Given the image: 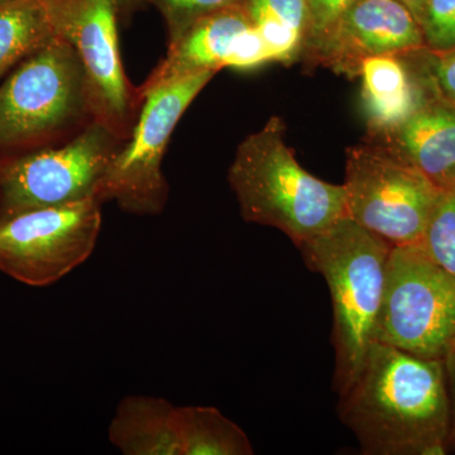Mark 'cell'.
Wrapping results in <instances>:
<instances>
[{
	"mask_svg": "<svg viewBox=\"0 0 455 455\" xmlns=\"http://www.w3.org/2000/svg\"><path fill=\"white\" fill-rule=\"evenodd\" d=\"M445 377H447L449 403H451V433H449V448L455 449V341L443 358Z\"/></svg>",
	"mask_w": 455,
	"mask_h": 455,
	"instance_id": "25",
	"label": "cell"
},
{
	"mask_svg": "<svg viewBox=\"0 0 455 455\" xmlns=\"http://www.w3.org/2000/svg\"><path fill=\"white\" fill-rule=\"evenodd\" d=\"M355 0H307L310 28L307 46L301 57L302 61L328 38L341 14Z\"/></svg>",
	"mask_w": 455,
	"mask_h": 455,
	"instance_id": "22",
	"label": "cell"
},
{
	"mask_svg": "<svg viewBox=\"0 0 455 455\" xmlns=\"http://www.w3.org/2000/svg\"><path fill=\"white\" fill-rule=\"evenodd\" d=\"M154 4L164 17L169 35V44L178 40L188 27L200 18L235 5L245 0H147Z\"/></svg>",
	"mask_w": 455,
	"mask_h": 455,
	"instance_id": "20",
	"label": "cell"
},
{
	"mask_svg": "<svg viewBox=\"0 0 455 455\" xmlns=\"http://www.w3.org/2000/svg\"><path fill=\"white\" fill-rule=\"evenodd\" d=\"M140 2H143V0H116L119 14H121L122 12H130L132 8L139 5Z\"/></svg>",
	"mask_w": 455,
	"mask_h": 455,
	"instance_id": "27",
	"label": "cell"
},
{
	"mask_svg": "<svg viewBox=\"0 0 455 455\" xmlns=\"http://www.w3.org/2000/svg\"><path fill=\"white\" fill-rule=\"evenodd\" d=\"M215 74L187 75L140 92L143 103L136 124L99 185L101 203H116L123 212L140 217L164 212L170 196L163 171L167 146L180 119Z\"/></svg>",
	"mask_w": 455,
	"mask_h": 455,
	"instance_id": "5",
	"label": "cell"
},
{
	"mask_svg": "<svg viewBox=\"0 0 455 455\" xmlns=\"http://www.w3.org/2000/svg\"><path fill=\"white\" fill-rule=\"evenodd\" d=\"M56 36L68 42L88 77L95 121L130 137L143 97L128 79L119 44L116 0H42Z\"/></svg>",
	"mask_w": 455,
	"mask_h": 455,
	"instance_id": "10",
	"label": "cell"
},
{
	"mask_svg": "<svg viewBox=\"0 0 455 455\" xmlns=\"http://www.w3.org/2000/svg\"><path fill=\"white\" fill-rule=\"evenodd\" d=\"M178 429L181 455L254 453L243 429L215 407H178Z\"/></svg>",
	"mask_w": 455,
	"mask_h": 455,
	"instance_id": "18",
	"label": "cell"
},
{
	"mask_svg": "<svg viewBox=\"0 0 455 455\" xmlns=\"http://www.w3.org/2000/svg\"><path fill=\"white\" fill-rule=\"evenodd\" d=\"M56 37L42 0L0 4V82L27 57Z\"/></svg>",
	"mask_w": 455,
	"mask_h": 455,
	"instance_id": "17",
	"label": "cell"
},
{
	"mask_svg": "<svg viewBox=\"0 0 455 455\" xmlns=\"http://www.w3.org/2000/svg\"><path fill=\"white\" fill-rule=\"evenodd\" d=\"M244 7L272 62L291 64L301 60L310 28L307 0H245Z\"/></svg>",
	"mask_w": 455,
	"mask_h": 455,
	"instance_id": "16",
	"label": "cell"
},
{
	"mask_svg": "<svg viewBox=\"0 0 455 455\" xmlns=\"http://www.w3.org/2000/svg\"><path fill=\"white\" fill-rule=\"evenodd\" d=\"M101 205L92 196L0 218V271L32 287L62 280L94 252Z\"/></svg>",
	"mask_w": 455,
	"mask_h": 455,
	"instance_id": "9",
	"label": "cell"
},
{
	"mask_svg": "<svg viewBox=\"0 0 455 455\" xmlns=\"http://www.w3.org/2000/svg\"><path fill=\"white\" fill-rule=\"evenodd\" d=\"M108 436L125 455H181L178 407L166 398L143 395L123 398Z\"/></svg>",
	"mask_w": 455,
	"mask_h": 455,
	"instance_id": "15",
	"label": "cell"
},
{
	"mask_svg": "<svg viewBox=\"0 0 455 455\" xmlns=\"http://www.w3.org/2000/svg\"><path fill=\"white\" fill-rule=\"evenodd\" d=\"M95 121L85 68L56 36L0 84V156L65 142Z\"/></svg>",
	"mask_w": 455,
	"mask_h": 455,
	"instance_id": "4",
	"label": "cell"
},
{
	"mask_svg": "<svg viewBox=\"0 0 455 455\" xmlns=\"http://www.w3.org/2000/svg\"><path fill=\"white\" fill-rule=\"evenodd\" d=\"M419 244L455 278V188L443 191Z\"/></svg>",
	"mask_w": 455,
	"mask_h": 455,
	"instance_id": "19",
	"label": "cell"
},
{
	"mask_svg": "<svg viewBox=\"0 0 455 455\" xmlns=\"http://www.w3.org/2000/svg\"><path fill=\"white\" fill-rule=\"evenodd\" d=\"M430 79L436 94L455 104V49L434 55Z\"/></svg>",
	"mask_w": 455,
	"mask_h": 455,
	"instance_id": "24",
	"label": "cell"
},
{
	"mask_svg": "<svg viewBox=\"0 0 455 455\" xmlns=\"http://www.w3.org/2000/svg\"><path fill=\"white\" fill-rule=\"evenodd\" d=\"M253 26L243 4L200 18L169 44L166 56L156 66L140 92L187 75L226 68V61L239 36Z\"/></svg>",
	"mask_w": 455,
	"mask_h": 455,
	"instance_id": "13",
	"label": "cell"
},
{
	"mask_svg": "<svg viewBox=\"0 0 455 455\" xmlns=\"http://www.w3.org/2000/svg\"><path fill=\"white\" fill-rule=\"evenodd\" d=\"M228 180L245 221L276 228L298 248L346 215L343 185L323 181L298 163L278 116L238 146Z\"/></svg>",
	"mask_w": 455,
	"mask_h": 455,
	"instance_id": "2",
	"label": "cell"
},
{
	"mask_svg": "<svg viewBox=\"0 0 455 455\" xmlns=\"http://www.w3.org/2000/svg\"><path fill=\"white\" fill-rule=\"evenodd\" d=\"M411 164L439 190L455 188V104L440 97L427 98L397 127L371 136Z\"/></svg>",
	"mask_w": 455,
	"mask_h": 455,
	"instance_id": "12",
	"label": "cell"
},
{
	"mask_svg": "<svg viewBox=\"0 0 455 455\" xmlns=\"http://www.w3.org/2000/svg\"><path fill=\"white\" fill-rule=\"evenodd\" d=\"M268 62H272L271 53L256 27L252 26L239 36L235 49L227 59L226 68L251 70Z\"/></svg>",
	"mask_w": 455,
	"mask_h": 455,
	"instance_id": "23",
	"label": "cell"
},
{
	"mask_svg": "<svg viewBox=\"0 0 455 455\" xmlns=\"http://www.w3.org/2000/svg\"><path fill=\"white\" fill-rule=\"evenodd\" d=\"M391 248L347 215L299 247L331 292L334 388L339 395L355 381L374 343Z\"/></svg>",
	"mask_w": 455,
	"mask_h": 455,
	"instance_id": "3",
	"label": "cell"
},
{
	"mask_svg": "<svg viewBox=\"0 0 455 455\" xmlns=\"http://www.w3.org/2000/svg\"><path fill=\"white\" fill-rule=\"evenodd\" d=\"M5 2H9V0H0V4H2V3H5Z\"/></svg>",
	"mask_w": 455,
	"mask_h": 455,
	"instance_id": "28",
	"label": "cell"
},
{
	"mask_svg": "<svg viewBox=\"0 0 455 455\" xmlns=\"http://www.w3.org/2000/svg\"><path fill=\"white\" fill-rule=\"evenodd\" d=\"M400 2L410 9V12L414 14L416 20H418L419 25L421 27V20H423L425 3H427V0H400Z\"/></svg>",
	"mask_w": 455,
	"mask_h": 455,
	"instance_id": "26",
	"label": "cell"
},
{
	"mask_svg": "<svg viewBox=\"0 0 455 455\" xmlns=\"http://www.w3.org/2000/svg\"><path fill=\"white\" fill-rule=\"evenodd\" d=\"M357 77L371 136L397 127L427 99L405 56L367 57L359 65Z\"/></svg>",
	"mask_w": 455,
	"mask_h": 455,
	"instance_id": "14",
	"label": "cell"
},
{
	"mask_svg": "<svg viewBox=\"0 0 455 455\" xmlns=\"http://www.w3.org/2000/svg\"><path fill=\"white\" fill-rule=\"evenodd\" d=\"M123 142L92 121L59 145L0 156V218L97 196Z\"/></svg>",
	"mask_w": 455,
	"mask_h": 455,
	"instance_id": "8",
	"label": "cell"
},
{
	"mask_svg": "<svg viewBox=\"0 0 455 455\" xmlns=\"http://www.w3.org/2000/svg\"><path fill=\"white\" fill-rule=\"evenodd\" d=\"M425 47L434 53L455 49V0H427L421 20Z\"/></svg>",
	"mask_w": 455,
	"mask_h": 455,
	"instance_id": "21",
	"label": "cell"
},
{
	"mask_svg": "<svg viewBox=\"0 0 455 455\" xmlns=\"http://www.w3.org/2000/svg\"><path fill=\"white\" fill-rule=\"evenodd\" d=\"M346 215L392 247L420 243L443 191L379 143L346 154Z\"/></svg>",
	"mask_w": 455,
	"mask_h": 455,
	"instance_id": "7",
	"label": "cell"
},
{
	"mask_svg": "<svg viewBox=\"0 0 455 455\" xmlns=\"http://www.w3.org/2000/svg\"><path fill=\"white\" fill-rule=\"evenodd\" d=\"M341 423L368 455H442L451 403L443 359L374 341L352 385L339 395Z\"/></svg>",
	"mask_w": 455,
	"mask_h": 455,
	"instance_id": "1",
	"label": "cell"
},
{
	"mask_svg": "<svg viewBox=\"0 0 455 455\" xmlns=\"http://www.w3.org/2000/svg\"><path fill=\"white\" fill-rule=\"evenodd\" d=\"M374 341L436 359L455 341V278L419 243L391 248Z\"/></svg>",
	"mask_w": 455,
	"mask_h": 455,
	"instance_id": "6",
	"label": "cell"
},
{
	"mask_svg": "<svg viewBox=\"0 0 455 455\" xmlns=\"http://www.w3.org/2000/svg\"><path fill=\"white\" fill-rule=\"evenodd\" d=\"M423 47V29L400 0H355L305 61L357 77L367 57L407 56Z\"/></svg>",
	"mask_w": 455,
	"mask_h": 455,
	"instance_id": "11",
	"label": "cell"
}]
</instances>
